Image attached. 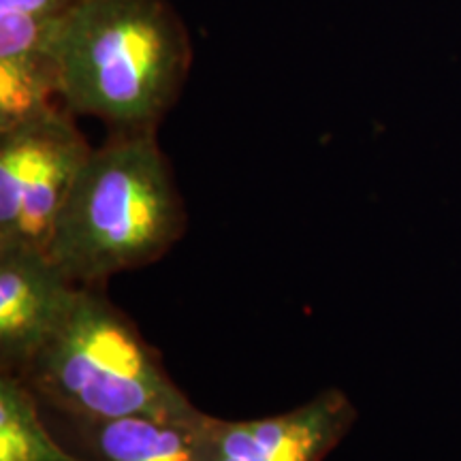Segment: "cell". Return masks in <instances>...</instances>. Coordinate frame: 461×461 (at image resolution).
I'll return each instance as SVG.
<instances>
[{"label":"cell","mask_w":461,"mask_h":461,"mask_svg":"<svg viewBox=\"0 0 461 461\" xmlns=\"http://www.w3.org/2000/svg\"><path fill=\"white\" fill-rule=\"evenodd\" d=\"M56 96L113 132L157 131L176 105L193 45L169 0H84L50 45Z\"/></svg>","instance_id":"obj_1"},{"label":"cell","mask_w":461,"mask_h":461,"mask_svg":"<svg viewBox=\"0 0 461 461\" xmlns=\"http://www.w3.org/2000/svg\"><path fill=\"white\" fill-rule=\"evenodd\" d=\"M184 205L154 131L113 132L92 149L58 216L48 255L79 286H95L165 255Z\"/></svg>","instance_id":"obj_2"},{"label":"cell","mask_w":461,"mask_h":461,"mask_svg":"<svg viewBox=\"0 0 461 461\" xmlns=\"http://www.w3.org/2000/svg\"><path fill=\"white\" fill-rule=\"evenodd\" d=\"M22 378L67 419H190L199 412L135 325L95 286L77 288L67 316Z\"/></svg>","instance_id":"obj_3"},{"label":"cell","mask_w":461,"mask_h":461,"mask_svg":"<svg viewBox=\"0 0 461 461\" xmlns=\"http://www.w3.org/2000/svg\"><path fill=\"white\" fill-rule=\"evenodd\" d=\"M65 107L0 129V248L48 252L62 205L92 148Z\"/></svg>","instance_id":"obj_4"},{"label":"cell","mask_w":461,"mask_h":461,"mask_svg":"<svg viewBox=\"0 0 461 461\" xmlns=\"http://www.w3.org/2000/svg\"><path fill=\"white\" fill-rule=\"evenodd\" d=\"M355 419L353 402L339 389L274 417L227 420L203 412L194 431L197 461H322Z\"/></svg>","instance_id":"obj_5"},{"label":"cell","mask_w":461,"mask_h":461,"mask_svg":"<svg viewBox=\"0 0 461 461\" xmlns=\"http://www.w3.org/2000/svg\"><path fill=\"white\" fill-rule=\"evenodd\" d=\"M79 285L48 252L0 248V363L24 374L71 308Z\"/></svg>","instance_id":"obj_6"},{"label":"cell","mask_w":461,"mask_h":461,"mask_svg":"<svg viewBox=\"0 0 461 461\" xmlns=\"http://www.w3.org/2000/svg\"><path fill=\"white\" fill-rule=\"evenodd\" d=\"M84 0H0V129L54 105L50 45Z\"/></svg>","instance_id":"obj_7"},{"label":"cell","mask_w":461,"mask_h":461,"mask_svg":"<svg viewBox=\"0 0 461 461\" xmlns=\"http://www.w3.org/2000/svg\"><path fill=\"white\" fill-rule=\"evenodd\" d=\"M203 412L190 419L131 414L118 419H71L86 461H197L194 431Z\"/></svg>","instance_id":"obj_8"},{"label":"cell","mask_w":461,"mask_h":461,"mask_svg":"<svg viewBox=\"0 0 461 461\" xmlns=\"http://www.w3.org/2000/svg\"><path fill=\"white\" fill-rule=\"evenodd\" d=\"M37 393L20 374L0 376V461H86L51 438L37 408Z\"/></svg>","instance_id":"obj_9"}]
</instances>
